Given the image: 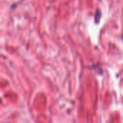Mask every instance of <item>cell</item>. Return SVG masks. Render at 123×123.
<instances>
[{"label":"cell","instance_id":"obj_1","mask_svg":"<svg viewBox=\"0 0 123 123\" xmlns=\"http://www.w3.org/2000/svg\"><path fill=\"white\" fill-rule=\"evenodd\" d=\"M101 17V13L100 11L99 10V9H97L96 10V13H95V16H94V19H95V22L98 23L99 21V19H100Z\"/></svg>","mask_w":123,"mask_h":123}]
</instances>
